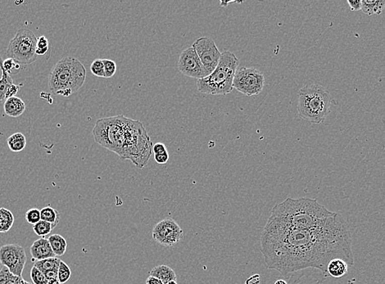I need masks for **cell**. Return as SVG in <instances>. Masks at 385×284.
Returning a JSON list of instances; mask_svg holds the SVG:
<instances>
[{"mask_svg":"<svg viewBox=\"0 0 385 284\" xmlns=\"http://www.w3.org/2000/svg\"><path fill=\"white\" fill-rule=\"evenodd\" d=\"M261 251L267 268L285 277L308 268L319 269L327 277V265L335 258L354 264L350 227L339 213L331 223L311 230L267 221L261 237Z\"/></svg>","mask_w":385,"mask_h":284,"instance_id":"obj_1","label":"cell"},{"mask_svg":"<svg viewBox=\"0 0 385 284\" xmlns=\"http://www.w3.org/2000/svg\"><path fill=\"white\" fill-rule=\"evenodd\" d=\"M93 135L101 146L132 161L137 168H144L153 154V143L142 123L123 115L97 120Z\"/></svg>","mask_w":385,"mask_h":284,"instance_id":"obj_2","label":"cell"},{"mask_svg":"<svg viewBox=\"0 0 385 284\" xmlns=\"http://www.w3.org/2000/svg\"><path fill=\"white\" fill-rule=\"evenodd\" d=\"M337 215L319 204L316 199L288 197L272 208L268 221L285 227L311 230L328 225Z\"/></svg>","mask_w":385,"mask_h":284,"instance_id":"obj_3","label":"cell"},{"mask_svg":"<svg viewBox=\"0 0 385 284\" xmlns=\"http://www.w3.org/2000/svg\"><path fill=\"white\" fill-rule=\"evenodd\" d=\"M86 78V67L76 57H64L51 70L48 88L56 95L69 97L83 86Z\"/></svg>","mask_w":385,"mask_h":284,"instance_id":"obj_4","label":"cell"},{"mask_svg":"<svg viewBox=\"0 0 385 284\" xmlns=\"http://www.w3.org/2000/svg\"><path fill=\"white\" fill-rule=\"evenodd\" d=\"M332 102L331 94L323 86H304L298 92V116L312 124H322L331 113Z\"/></svg>","mask_w":385,"mask_h":284,"instance_id":"obj_5","label":"cell"},{"mask_svg":"<svg viewBox=\"0 0 385 284\" xmlns=\"http://www.w3.org/2000/svg\"><path fill=\"white\" fill-rule=\"evenodd\" d=\"M239 64V58L232 52L221 53L219 63L213 73L204 79L198 80V91L209 95H226L232 92L234 75Z\"/></svg>","mask_w":385,"mask_h":284,"instance_id":"obj_6","label":"cell"},{"mask_svg":"<svg viewBox=\"0 0 385 284\" xmlns=\"http://www.w3.org/2000/svg\"><path fill=\"white\" fill-rule=\"evenodd\" d=\"M38 38L33 31L27 28L18 30L10 42L6 50V55L22 66H27L37 60L35 53Z\"/></svg>","mask_w":385,"mask_h":284,"instance_id":"obj_7","label":"cell"},{"mask_svg":"<svg viewBox=\"0 0 385 284\" xmlns=\"http://www.w3.org/2000/svg\"><path fill=\"white\" fill-rule=\"evenodd\" d=\"M265 86V77L254 67L238 68L234 75L233 88L246 96L259 95Z\"/></svg>","mask_w":385,"mask_h":284,"instance_id":"obj_8","label":"cell"},{"mask_svg":"<svg viewBox=\"0 0 385 284\" xmlns=\"http://www.w3.org/2000/svg\"><path fill=\"white\" fill-rule=\"evenodd\" d=\"M24 248L18 244H6L0 247V263L14 275L22 277L27 263Z\"/></svg>","mask_w":385,"mask_h":284,"instance_id":"obj_9","label":"cell"},{"mask_svg":"<svg viewBox=\"0 0 385 284\" xmlns=\"http://www.w3.org/2000/svg\"><path fill=\"white\" fill-rule=\"evenodd\" d=\"M153 238L155 242L164 247H173L183 238V230L172 218H166L159 221L153 227Z\"/></svg>","mask_w":385,"mask_h":284,"instance_id":"obj_10","label":"cell"},{"mask_svg":"<svg viewBox=\"0 0 385 284\" xmlns=\"http://www.w3.org/2000/svg\"><path fill=\"white\" fill-rule=\"evenodd\" d=\"M178 69L186 77L195 78L197 81L204 79L209 75L192 46L182 51L178 61Z\"/></svg>","mask_w":385,"mask_h":284,"instance_id":"obj_11","label":"cell"},{"mask_svg":"<svg viewBox=\"0 0 385 284\" xmlns=\"http://www.w3.org/2000/svg\"><path fill=\"white\" fill-rule=\"evenodd\" d=\"M192 46L195 48L208 74L210 75L217 68L222 53L214 40L211 38L201 37L195 40Z\"/></svg>","mask_w":385,"mask_h":284,"instance_id":"obj_12","label":"cell"},{"mask_svg":"<svg viewBox=\"0 0 385 284\" xmlns=\"http://www.w3.org/2000/svg\"><path fill=\"white\" fill-rule=\"evenodd\" d=\"M32 261L34 260H42L48 258L55 257L50 243L47 238H39L35 241L30 248Z\"/></svg>","mask_w":385,"mask_h":284,"instance_id":"obj_13","label":"cell"},{"mask_svg":"<svg viewBox=\"0 0 385 284\" xmlns=\"http://www.w3.org/2000/svg\"><path fill=\"white\" fill-rule=\"evenodd\" d=\"M5 112L7 116L17 118L22 116L26 110V104L20 98L18 97H12L5 100L4 105Z\"/></svg>","mask_w":385,"mask_h":284,"instance_id":"obj_14","label":"cell"},{"mask_svg":"<svg viewBox=\"0 0 385 284\" xmlns=\"http://www.w3.org/2000/svg\"><path fill=\"white\" fill-rule=\"evenodd\" d=\"M348 263L340 258H335L329 262L327 265V273L328 276L339 278L344 277L348 272Z\"/></svg>","mask_w":385,"mask_h":284,"instance_id":"obj_15","label":"cell"},{"mask_svg":"<svg viewBox=\"0 0 385 284\" xmlns=\"http://www.w3.org/2000/svg\"><path fill=\"white\" fill-rule=\"evenodd\" d=\"M149 275L157 277L164 284L168 283L171 281H176V273L171 267L162 264L156 266L149 272Z\"/></svg>","mask_w":385,"mask_h":284,"instance_id":"obj_16","label":"cell"},{"mask_svg":"<svg viewBox=\"0 0 385 284\" xmlns=\"http://www.w3.org/2000/svg\"><path fill=\"white\" fill-rule=\"evenodd\" d=\"M361 11L367 15H379L385 8V0H361Z\"/></svg>","mask_w":385,"mask_h":284,"instance_id":"obj_17","label":"cell"},{"mask_svg":"<svg viewBox=\"0 0 385 284\" xmlns=\"http://www.w3.org/2000/svg\"><path fill=\"white\" fill-rule=\"evenodd\" d=\"M48 242L50 243L51 247L53 250L55 256H63L66 253L68 248V243L63 237L60 234H53L48 238Z\"/></svg>","mask_w":385,"mask_h":284,"instance_id":"obj_18","label":"cell"},{"mask_svg":"<svg viewBox=\"0 0 385 284\" xmlns=\"http://www.w3.org/2000/svg\"><path fill=\"white\" fill-rule=\"evenodd\" d=\"M61 261V260H60L59 258L55 256V257L48 258L45 260H37L34 264V266L40 269L42 273H46L50 271L58 270V267Z\"/></svg>","mask_w":385,"mask_h":284,"instance_id":"obj_19","label":"cell"},{"mask_svg":"<svg viewBox=\"0 0 385 284\" xmlns=\"http://www.w3.org/2000/svg\"><path fill=\"white\" fill-rule=\"evenodd\" d=\"M2 57L0 56V69L2 70V77L0 79V102L6 100V94L10 86L14 85V81L12 79L11 76L5 70L3 66Z\"/></svg>","mask_w":385,"mask_h":284,"instance_id":"obj_20","label":"cell"},{"mask_svg":"<svg viewBox=\"0 0 385 284\" xmlns=\"http://www.w3.org/2000/svg\"><path fill=\"white\" fill-rule=\"evenodd\" d=\"M8 145L11 151L14 153L22 152L27 146V138L23 133L18 132L10 136L7 140Z\"/></svg>","mask_w":385,"mask_h":284,"instance_id":"obj_21","label":"cell"},{"mask_svg":"<svg viewBox=\"0 0 385 284\" xmlns=\"http://www.w3.org/2000/svg\"><path fill=\"white\" fill-rule=\"evenodd\" d=\"M14 224V214L6 208H0V233H7L11 230Z\"/></svg>","mask_w":385,"mask_h":284,"instance_id":"obj_22","label":"cell"},{"mask_svg":"<svg viewBox=\"0 0 385 284\" xmlns=\"http://www.w3.org/2000/svg\"><path fill=\"white\" fill-rule=\"evenodd\" d=\"M40 216H41V221H46L48 223L52 224V225H54L55 227L59 222V212L53 208L50 207V206H45V207L42 208L40 210Z\"/></svg>","mask_w":385,"mask_h":284,"instance_id":"obj_23","label":"cell"},{"mask_svg":"<svg viewBox=\"0 0 385 284\" xmlns=\"http://www.w3.org/2000/svg\"><path fill=\"white\" fill-rule=\"evenodd\" d=\"M54 228V225L52 224L48 223L46 221H40L33 225V231L35 232V234H37L38 236L44 238V236L50 234Z\"/></svg>","mask_w":385,"mask_h":284,"instance_id":"obj_24","label":"cell"},{"mask_svg":"<svg viewBox=\"0 0 385 284\" xmlns=\"http://www.w3.org/2000/svg\"><path fill=\"white\" fill-rule=\"evenodd\" d=\"M71 276H72V270L70 267L61 260L57 270V278L59 280L60 283H66L68 282V280L70 279Z\"/></svg>","mask_w":385,"mask_h":284,"instance_id":"obj_25","label":"cell"},{"mask_svg":"<svg viewBox=\"0 0 385 284\" xmlns=\"http://www.w3.org/2000/svg\"><path fill=\"white\" fill-rule=\"evenodd\" d=\"M50 52V44L45 36H40L37 39L35 53L37 56H44Z\"/></svg>","mask_w":385,"mask_h":284,"instance_id":"obj_26","label":"cell"},{"mask_svg":"<svg viewBox=\"0 0 385 284\" xmlns=\"http://www.w3.org/2000/svg\"><path fill=\"white\" fill-rule=\"evenodd\" d=\"M3 66L5 68V70L9 73L10 76L12 75H17L20 73L21 69H22V65L18 63L17 61H14L12 58H8L7 60H5L3 62Z\"/></svg>","mask_w":385,"mask_h":284,"instance_id":"obj_27","label":"cell"},{"mask_svg":"<svg viewBox=\"0 0 385 284\" xmlns=\"http://www.w3.org/2000/svg\"><path fill=\"white\" fill-rule=\"evenodd\" d=\"M90 70L94 76L101 77V78H105L103 59L98 58V59L94 60L90 66Z\"/></svg>","mask_w":385,"mask_h":284,"instance_id":"obj_28","label":"cell"},{"mask_svg":"<svg viewBox=\"0 0 385 284\" xmlns=\"http://www.w3.org/2000/svg\"><path fill=\"white\" fill-rule=\"evenodd\" d=\"M31 277L34 284H48V280L47 279L44 273H42L41 271L37 269L36 267H32L31 270Z\"/></svg>","mask_w":385,"mask_h":284,"instance_id":"obj_29","label":"cell"},{"mask_svg":"<svg viewBox=\"0 0 385 284\" xmlns=\"http://www.w3.org/2000/svg\"><path fill=\"white\" fill-rule=\"evenodd\" d=\"M25 217H26V221H27V223L32 225H35L39 221H41L40 210L37 208H31L30 210H27Z\"/></svg>","mask_w":385,"mask_h":284,"instance_id":"obj_30","label":"cell"},{"mask_svg":"<svg viewBox=\"0 0 385 284\" xmlns=\"http://www.w3.org/2000/svg\"><path fill=\"white\" fill-rule=\"evenodd\" d=\"M106 79L112 78L116 73V63L110 59H103Z\"/></svg>","mask_w":385,"mask_h":284,"instance_id":"obj_31","label":"cell"},{"mask_svg":"<svg viewBox=\"0 0 385 284\" xmlns=\"http://www.w3.org/2000/svg\"><path fill=\"white\" fill-rule=\"evenodd\" d=\"M14 276L6 267H3L2 269L0 270V284H9Z\"/></svg>","mask_w":385,"mask_h":284,"instance_id":"obj_32","label":"cell"},{"mask_svg":"<svg viewBox=\"0 0 385 284\" xmlns=\"http://www.w3.org/2000/svg\"><path fill=\"white\" fill-rule=\"evenodd\" d=\"M154 160L156 162L160 165L166 164V162H168L169 154L168 152L166 153H159V154H155L154 155Z\"/></svg>","mask_w":385,"mask_h":284,"instance_id":"obj_33","label":"cell"},{"mask_svg":"<svg viewBox=\"0 0 385 284\" xmlns=\"http://www.w3.org/2000/svg\"><path fill=\"white\" fill-rule=\"evenodd\" d=\"M167 152L166 147L165 146L164 144L162 143H157L153 147V153L154 155L155 154H159V153H163Z\"/></svg>","mask_w":385,"mask_h":284,"instance_id":"obj_34","label":"cell"},{"mask_svg":"<svg viewBox=\"0 0 385 284\" xmlns=\"http://www.w3.org/2000/svg\"><path fill=\"white\" fill-rule=\"evenodd\" d=\"M348 4L350 7L351 11L356 12L361 10V0H354V1H351L348 0Z\"/></svg>","mask_w":385,"mask_h":284,"instance_id":"obj_35","label":"cell"},{"mask_svg":"<svg viewBox=\"0 0 385 284\" xmlns=\"http://www.w3.org/2000/svg\"><path fill=\"white\" fill-rule=\"evenodd\" d=\"M20 90V87L17 86L15 84H14L13 86H10L8 90L7 94H6V99L12 98V97H15L16 94H18V91Z\"/></svg>","mask_w":385,"mask_h":284,"instance_id":"obj_36","label":"cell"},{"mask_svg":"<svg viewBox=\"0 0 385 284\" xmlns=\"http://www.w3.org/2000/svg\"><path fill=\"white\" fill-rule=\"evenodd\" d=\"M146 284H164L163 282L161 281V280L158 279V278H157V277H153V276H149V277L147 278L146 279Z\"/></svg>","mask_w":385,"mask_h":284,"instance_id":"obj_37","label":"cell"},{"mask_svg":"<svg viewBox=\"0 0 385 284\" xmlns=\"http://www.w3.org/2000/svg\"><path fill=\"white\" fill-rule=\"evenodd\" d=\"M48 284H61L58 278H53V279L48 280Z\"/></svg>","mask_w":385,"mask_h":284,"instance_id":"obj_38","label":"cell"},{"mask_svg":"<svg viewBox=\"0 0 385 284\" xmlns=\"http://www.w3.org/2000/svg\"><path fill=\"white\" fill-rule=\"evenodd\" d=\"M18 284H32L31 283V282H27V281H25L23 278H22V277H20V278H19V280H18Z\"/></svg>","mask_w":385,"mask_h":284,"instance_id":"obj_39","label":"cell"},{"mask_svg":"<svg viewBox=\"0 0 385 284\" xmlns=\"http://www.w3.org/2000/svg\"><path fill=\"white\" fill-rule=\"evenodd\" d=\"M275 284H287V282L285 280L279 279L275 282Z\"/></svg>","mask_w":385,"mask_h":284,"instance_id":"obj_40","label":"cell"},{"mask_svg":"<svg viewBox=\"0 0 385 284\" xmlns=\"http://www.w3.org/2000/svg\"><path fill=\"white\" fill-rule=\"evenodd\" d=\"M166 284H177V281H171V282H169L168 283Z\"/></svg>","mask_w":385,"mask_h":284,"instance_id":"obj_41","label":"cell"}]
</instances>
